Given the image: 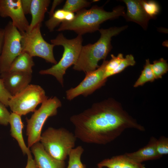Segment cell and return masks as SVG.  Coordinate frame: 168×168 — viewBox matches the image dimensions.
<instances>
[{"label": "cell", "mask_w": 168, "mask_h": 168, "mask_svg": "<svg viewBox=\"0 0 168 168\" xmlns=\"http://www.w3.org/2000/svg\"><path fill=\"white\" fill-rule=\"evenodd\" d=\"M70 119L77 138L87 143L107 144L128 128L145 130L112 99L94 103L82 112L72 116Z\"/></svg>", "instance_id": "cell-1"}, {"label": "cell", "mask_w": 168, "mask_h": 168, "mask_svg": "<svg viewBox=\"0 0 168 168\" xmlns=\"http://www.w3.org/2000/svg\"><path fill=\"white\" fill-rule=\"evenodd\" d=\"M76 13L72 21H63L57 31L72 30L82 35L99 30L100 25L104 22L120 16L124 17L125 13L124 7L122 6L109 12L105 10L103 7L94 6L89 9H83Z\"/></svg>", "instance_id": "cell-2"}, {"label": "cell", "mask_w": 168, "mask_h": 168, "mask_svg": "<svg viewBox=\"0 0 168 168\" xmlns=\"http://www.w3.org/2000/svg\"><path fill=\"white\" fill-rule=\"evenodd\" d=\"M127 27L126 26L100 29L99 31L100 36L99 39L93 44H89L82 46L78 59L73 69L86 74L98 68V62L101 59L105 60L112 49V37L119 34Z\"/></svg>", "instance_id": "cell-3"}, {"label": "cell", "mask_w": 168, "mask_h": 168, "mask_svg": "<svg viewBox=\"0 0 168 168\" xmlns=\"http://www.w3.org/2000/svg\"><path fill=\"white\" fill-rule=\"evenodd\" d=\"M82 35H78L74 38L68 39L62 33L58 34L55 38L51 40L50 42L55 46L63 47L64 51L62 57L57 63L49 68L40 71L39 73L54 76L63 86V77L67 69L77 62L82 46Z\"/></svg>", "instance_id": "cell-4"}, {"label": "cell", "mask_w": 168, "mask_h": 168, "mask_svg": "<svg viewBox=\"0 0 168 168\" xmlns=\"http://www.w3.org/2000/svg\"><path fill=\"white\" fill-rule=\"evenodd\" d=\"M77 139L74 133L64 128L49 127L41 134L40 141L52 156L64 161L74 148Z\"/></svg>", "instance_id": "cell-5"}, {"label": "cell", "mask_w": 168, "mask_h": 168, "mask_svg": "<svg viewBox=\"0 0 168 168\" xmlns=\"http://www.w3.org/2000/svg\"><path fill=\"white\" fill-rule=\"evenodd\" d=\"M61 106V102L58 98L56 96L51 97L42 103L30 119H26V134L29 148L40 142L45 122L49 117L56 115L58 109Z\"/></svg>", "instance_id": "cell-6"}, {"label": "cell", "mask_w": 168, "mask_h": 168, "mask_svg": "<svg viewBox=\"0 0 168 168\" xmlns=\"http://www.w3.org/2000/svg\"><path fill=\"white\" fill-rule=\"evenodd\" d=\"M39 25L31 31L21 32L22 52L27 53L32 57H38L47 62L56 64L58 63L54 57V44L47 42L43 38Z\"/></svg>", "instance_id": "cell-7"}, {"label": "cell", "mask_w": 168, "mask_h": 168, "mask_svg": "<svg viewBox=\"0 0 168 168\" xmlns=\"http://www.w3.org/2000/svg\"><path fill=\"white\" fill-rule=\"evenodd\" d=\"M48 99L44 89L40 86L29 84L10 100L8 106L12 112L21 116L34 112L37 106Z\"/></svg>", "instance_id": "cell-8"}, {"label": "cell", "mask_w": 168, "mask_h": 168, "mask_svg": "<svg viewBox=\"0 0 168 168\" xmlns=\"http://www.w3.org/2000/svg\"><path fill=\"white\" fill-rule=\"evenodd\" d=\"M4 30L0 55V73L8 71L14 59L22 52L21 32L9 21Z\"/></svg>", "instance_id": "cell-9"}, {"label": "cell", "mask_w": 168, "mask_h": 168, "mask_svg": "<svg viewBox=\"0 0 168 168\" xmlns=\"http://www.w3.org/2000/svg\"><path fill=\"white\" fill-rule=\"evenodd\" d=\"M108 61L104 60L98 68L86 74L85 78L78 85L67 90V99L71 100L80 95L87 96L103 86L107 80L104 78V76Z\"/></svg>", "instance_id": "cell-10"}, {"label": "cell", "mask_w": 168, "mask_h": 168, "mask_svg": "<svg viewBox=\"0 0 168 168\" xmlns=\"http://www.w3.org/2000/svg\"><path fill=\"white\" fill-rule=\"evenodd\" d=\"M0 16L10 17L21 32L28 31L30 24L23 10L21 0H0Z\"/></svg>", "instance_id": "cell-11"}, {"label": "cell", "mask_w": 168, "mask_h": 168, "mask_svg": "<svg viewBox=\"0 0 168 168\" xmlns=\"http://www.w3.org/2000/svg\"><path fill=\"white\" fill-rule=\"evenodd\" d=\"M5 86L13 96L25 89L30 82L32 73L7 71L0 74Z\"/></svg>", "instance_id": "cell-12"}, {"label": "cell", "mask_w": 168, "mask_h": 168, "mask_svg": "<svg viewBox=\"0 0 168 168\" xmlns=\"http://www.w3.org/2000/svg\"><path fill=\"white\" fill-rule=\"evenodd\" d=\"M30 148L38 168H65L64 161L59 160L52 156L46 152L40 142L33 144Z\"/></svg>", "instance_id": "cell-13"}, {"label": "cell", "mask_w": 168, "mask_h": 168, "mask_svg": "<svg viewBox=\"0 0 168 168\" xmlns=\"http://www.w3.org/2000/svg\"><path fill=\"white\" fill-rule=\"evenodd\" d=\"M123 1L127 7V12L124 17L127 21L135 22L144 29H146L151 19L145 13L140 1L124 0Z\"/></svg>", "instance_id": "cell-14"}, {"label": "cell", "mask_w": 168, "mask_h": 168, "mask_svg": "<svg viewBox=\"0 0 168 168\" xmlns=\"http://www.w3.org/2000/svg\"><path fill=\"white\" fill-rule=\"evenodd\" d=\"M9 124L10 125L11 135L17 141L23 154L28 155L31 154V151L26 146L23 138L22 130L24 126L21 116L12 112L10 114Z\"/></svg>", "instance_id": "cell-15"}, {"label": "cell", "mask_w": 168, "mask_h": 168, "mask_svg": "<svg viewBox=\"0 0 168 168\" xmlns=\"http://www.w3.org/2000/svg\"><path fill=\"white\" fill-rule=\"evenodd\" d=\"M156 139L152 137L146 146L136 152L125 154L134 161L140 163L146 161L160 158L161 157L158 154L156 148Z\"/></svg>", "instance_id": "cell-16"}, {"label": "cell", "mask_w": 168, "mask_h": 168, "mask_svg": "<svg viewBox=\"0 0 168 168\" xmlns=\"http://www.w3.org/2000/svg\"><path fill=\"white\" fill-rule=\"evenodd\" d=\"M97 166L107 168H146L144 164L136 162L125 154L104 159L97 164Z\"/></svg>", "instance_id": "cell-17"}, {"label": "cell", "mask_w": 168, "mask_h": 168, "mask_svg": "<svg viewBox=\"0 0 168 168\" xmlns=\"http://www.w3.org/2000/svg\"><path fill=\"white\" fill-rule=\"evenodd\" d=\"M50 2V0H32L30 13L31 15V20L27 32L41 24Z\"/></svg>", "instance_id": "cell-18"}, {"label": "cell", "mask_w": 168, "mask_h": 168, "mask_svg": "<svg viewBox=\"0 0 168 168\" xmlns=\"http://www.w3.org/2000/svg\"><path fill=\"white\" fill-rule=\"evenodd\" d=\"M34 65L33 57L27 53L22 52L13 61L8 71L32 73Z\"/></svg>", "instance_id": "cell-19"}, {"label": "cell", "mask_w": 168, "mask_h": 168, "mask_svg": "<svg viewBox=\"0 0 168 168\" xmlns=\"http://www.w3.org/2000/svg\"><path fill=\"white\" fill-rule=\"evenodd\" d=\"M84 151L83 148L81 146L72 150L68 155L69 159L67 168H86L85 165L81 161V156Z\"/></svg>", "instance_id": "cell-20"}, {"label": "cell", "mask_w": 168, "mask_h": 168, "mask_svg": "<svg viewBox=\"0 0 168 168\" xmlns=\"http://www.w3.org/2000/svg\"><path fill=\"white\" fill-rule=\"evenodd\" d=\"M155 79L149 59L146 60V63L141 75L135 82L133 86L137 87L143 85L148 82H152Z\"/></svg>", "instance_id": "cell-21"}, {"label": "cell", "mask_w": 168, "mask_h": 168, "mask_svg": "<svg viewBox=\"0 0 168 168\" xmlns=\"http://www.w3.org/2000/svg\"><path fill=\"white\" fill-rule=\"evenodd\" d=\"M67 13V11L62 9H58L45 22V26L50 31H53L61 23L66 21Z\"/></svg>", "instance_id": "cell-22"}, {"label": "cell", "mask_w": 168, "mask_h": 168, "mask_svg": "<svg viewBox=\"0 0 168 168\" xmlns=\"http://www.w3.org/2000/svg\"><path fill=\"white\" fill-rule=\"evenodd\" d=\"M91 2L85 0H67L62 9L74 13L89 7Z\"/></svg>", "instance_id": "cell-23"}, {"label": "cell", "mask_w": 168, "mask_h": 168, "mask_svg": "<svg viewBox=\"0 0 168 168\" xmlns=\"http://www.w3.org/2000/svg\"><path fill=\"white\" fill-rule=\"evenodd\" d=\"M151 67L155 79L162 78V76L168 71L167 61L162 58L154 61Z\"/></svg>", "instance_id": "cell-24"}, {"label": "cell", "mask_w": 168, "mask_h": 168, "mask_svg": "<svg viewBox=\"0 0 168 168\" xmlns=\"http://www.w3.org/2000/svg\"><path fill=\"white\" fill-rule=\"evenodd\" d=\"M146 14L151 19H154L159 13L160 7L158 4L152 0H140Z\"/></svg>", "instance_id": "cell-25"}, {"label": "cell", "mask_w": 168, "mask_h": 168, "mask_svg": "<svg viewBox=\"0 0 168 168\" xmlns=\"http://www.w3.org/2000/svg\"><path fill=\"white\" fill-rule=\"evenodd\" d=\"M135 63L134 57L132 55L128 54L126 55L117 68L113 71L104 75V78L107 79L109 77L121 72L127 67L134 65Z\"/></svg>", "instance_id": "cell-26"}, {"label": "cell", "mask_w": 168, "mask_h": 168, "mask_svg": "<svg viewBox=\"0 0 168 168\" xmlns=\"http://www.w3.org/2000/svg\"><path fill=\"white\" fill-rule=\"evenodd\" d=\"M111 59L108 61L106 65L104 76L116 69L124 58L123 54L121 53L118 54L116 56L111 54Z\"/></svg>", "instance_id": "cell-27"}, {"label": "cell", "mask_w": 168, "mask_h": 168, "mask_svg": "<svg viewBox=\"0 0 168 168\" xmlns=\"http://www.w3.org/2000/svg\"><path fill=\"white\" fill-rule=\"evenodd\" d=\"M156 148L158 154L161 157L164 155L168 154V138L161 136L156 139Z\"/></svg>", "instance_id": "cell-28"}, {"label": "cell", "mask_w": 168, "mask_h": 168, "mask_svg": "<svg viewBox=\"0 0 168 168\" xmlns=\"http://www.w3.org/2000/svg\"><path fill=\"white\" fill-rule=\"evenodd\" d=\"M12 96L6 88L3 79L0 78V101L8 107L9 101Z\"/></svg>", "instance_id": "cell-29"}, {"label": "cell", "mask_w": 168, "mask_h": 168, "mask_svg": "<svg viewBox=\"0 0 168 168\" xmlns=\"http://www.w3.org/2000/svg\"><path fill=\"white\" fill-rule=\"evenodd\" d=\"M6 107L0 101V124L5 126L9 124L11 114Z\"/></svg>", "instance_id": "cell-30"}, {"label": "cell", "mask_w": 168, "mask_h": 168, "mask_svg": "<svg viewBox=\"0 0 168 168\" xmlns=\"http://www.w3.org/2000/svg\"><path fill=\"white\" fill-rule=\"evenodd\" d=\"M32 0H21V4L25 15L30 13V8Z\"/></svg>", "instance_id": "cell-31"}, {"label": "cell", "mask_w": 168, "mask_h": 168, "mask_svg": "<svg viewBox=\"0 0 168 168\" xmlns=\"http://www.w3.org/2000/svg\"><path fill=\"white\" fill-rule=\"evenodd\" d=\"M27 156V163L25 168H38L34 160L33 159L31 154H30Z\"/></svg>", "instance_id": "cell-32"}, {"label": "cell", "mask_w": 168, "mask_h": 168, "mask_svg": "<svg viewBox=\"0 0 168 168\" xmlns=\"http://www.w3.org/2000/svg\"><path fill=\"white\" fill-rule=\"evenodd\" d=\"M63 1L61 0H54L53 1L52 7L49 12V17H51L54 12V10L57 6L60 4Z\"/></svg>", "instance_id": "cell-33"}, {"label": "cell", "mask_w": 168, "mask_h": 168, "mask_svg": "<svg viewBox=\"0 0 168 168\" xmlns=\"http://www.w3.org/2000/svg\"><path fill=\"white\" fill-rule=\"evenodd\" d=\"M4 35V30L0 35V53L1 51L2 46Z\"/></svg>", "instance_id": "cell-34"}, {"label": "cell", "mask_w": 168, "mask_h": 168, "mask_svg": "<svg viewBox=\"0 0 168 168\" xmlns=\"http://www.w3.org/2000/svg\"><path fill=\"white\" fill-rule=\"evenodd\" d=\"M3 29H1L0 28V35L3 31Z\"/></svg>", "instance_id": "cell-35"}, {"label": "cell", "mask_w": 168, "mask_h": 168, "mask_svg": "<svg viewBox=\"0 0 168 168\" xmlns=\"http://www.w3.org/2000/svg\"><path fill=\"white\" fill-rule=\"evenodd\" d=\"M96 168H103L102 167H97Z\"/></svg>", "instance_id": "cell-36"}]
</instances>
